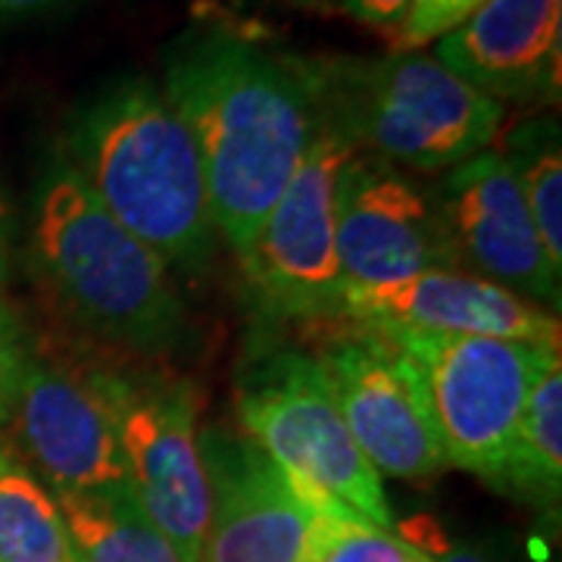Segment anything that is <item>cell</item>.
Returning a JSON list of instances; mask_svg holds the SVG:
<instances>
[{"mask_svg": "<svg viewBox=\"0 0 562 562\" xmlns=\"http://www.w3.org/2000/svg\"><path fill=\"white\" fill-rule=\"evenodd\" d=\"M160 88L201 154L216 232L244 257L310 147V94L284 54L228 32L179 41Z\"/></svg>", "mask_w": 562, "mask_h": 562, "instance_id": "6da1fadb", "label": "cell"}, {"mask_svg": "<svg viewBox=\"0 0 562 562\" xmlns=\"http://www.w3.org/2000/svg\"><path fill=\"white\" fill-rule=\"evenodd\" d=\"M63 160L169 269H201L220 232L201 154L157 81H113L69 116Z\"/></svg>", "mask_w": 562, "mask_h": 562, "instance_id": "7a4b0ae2", "label": "cell"}, {"mask_svg": "<svg viewBox=\"0 0 562 562\" xmlns=\"http://www.w3.org/2000/svg\"><path fill=\"white\" fill-rule=\"evenodd\" d=\"M284 57L306 88L316 120L353 150L397 169H453L501 135L503 103L453 76L435 54L406 50L375 60Z\"/></svg>", "mask_w": 562, "mask_h": 562, "instance_id": "3957f363", "label": "cell"}, {"mask_svg": "<svg viewBox=\"0 0 562 562\" xmlns=\"http://www.w3.org/2000/svg\"><path fill=\"white\" fill-rule=\"evenodd\" d=\"M32 241L47 281L91 331L138 350L181 341L188 319L169 266L106 213L63 157L38 184Z\"/></svg>", "mask_w": 562, "mask_h": 562, "instance_id": "277c9868", "label": "cell"}, {"mask_svg": "<svg viewBox=\"0 0 562 562\" xmlns=\"http://www.w3.org/2000/svg\"><path fill=\"white\" fill-rule=\"evenodd\" d=\"M238 416L247 441L279 465L310 509L344 506L394 528L382 475L350 438L319 357L288 347L254 357L238 382Z\"/></svg>", "mask_w": 562, "mask_h": 562, "instance_id": "5b68a950", "label": "cell"}, {"mask_svg": "<svg viewBox=\"0 0 562 562\" xmlns=\"http://www.w3.org/2000/svg\"><path fill=\"white\" fill-rule=\"evenodd\" d=\"M382 331V328H379ZM416 366L447 465L506 479L528 394L560 344L384 331Z\"/></svg>", "mask_w": 562, "mask_h": 562, "instance_id": "8992f818", "label": "cell"}, {"mask_svg": "<svg viewBox=\"0 0 562 562\" xmlns=\"http://www.w3.org/2000/svg\"><path fill=\"white\" fill-rule=\"evenodd\" d=\"M88 382L110 413L140 509L181 562H198L210 522V482L194 391L144 369H103Z\"/></svg>", "mask_w": 562, "mask_h": 562, "instance_id": "52a82bcc", "label": "cell"}, {"mask_svg": "<svg viewBox=\"0 0 562 562\" xmlns=\"http://www.w3.org/2000/svg\"><path fill=\"white\" fill-rule=\"evenodd\" d=\"M353 154L316 120L297 172L241 257L244 279L269 319L341 316L347 284L335 244V181Z\"/></svg>", "mask_w": 562, "mask_h": 562, "instance_id": "ba28073f", "label": "cell"}, {"mask_svg": "<svg viewBox=\"0 0 562 562\" xmlns=\"http://www.w3.org/2000/svg\"><path fill=\"white\" fill-rule=\"evenodd\" d=\"M335 244L347 288H379L425 269H460L435 191L357 150L335 181Z\"/></svg>", "mask_w": 562, "mask_h": 562, "instance_id": "9c48e42d", "label": "cell"}, {"mask_svg": "<svg viewBox=\"0 0 562 562\" xmlns=\"http://www.w3.org/2000/svg\"><path fill=\"white\" fill-rule=\"evenodd\" d=\"M319 362L350 438L379 475L425 482L441 472L447 460L419 372L384 331L328 344Z\"/></svg>", "mask_w": 562, "mask_h": 562, "instance_id": "30bf717a", "label": "cell"}, {"mask_svg": "<svg viewBox=\"0 0 562 562\" xmlns=\"http://www.w3.org/2000/svg\"><path fill=\"white\" fill-rule=\"evenodd\" d=\"M457 266L516 291L531 303L560 310L562 272L547 260L519 179L501 150H482L447 169L435 188Z\"/></svg>", "mask_w": 562, "mask_h": 562, "instance_id": "8fae6325", "label": "cell"}, {"mask_svg": "<svg viewBox=\"0 0 562 562\" xmlns=\"http://www.w3.org/2000/svg\"><path fill=\"white\" fill-rule=\"evenodd\" d=\"M210 522L198 562H306L310 506L247 438L201 431Z\"/></svg>", "mask_w": 562, "mask_h": 562, "instance_id": "7c38bea8", "label": "cell"}, {"mask_svg": "<svg viewBox=\"0 0 562 562\" xmlns=\"http://www.w3.org/2000/svg\"><path fill=\"white\" fill-rule=\"evenodd\" d=\"M341 316L382 331L560 344L557 313L462 269H425L394 284L347 288Z\"/></svg>", "mask_w": 562, "mask_h": 562, "instance_id": "4fadbf2b", "label": "cell"}, {"mask_svg": "<svg viewBox=\"0 0 562 562\" xmlns=\"http://www.w3.org/2000/svg\"><path fill=\"white\" fill-rule=\"evenodd\" d=\"M10 419H16L25 453L57 494L132 487L110 413L88 379L29 360Z\"/></svg>", "mask_w": 562, "mask_h": 562, "instance_id": "5bb4252c", "label": "cell"}, {"mask_svg": "<svg viewBox=\"0 0 562 562\" xmlns=\"http://www.w3.org/2000/svg\"><path fill=\"white\" fill-rule=\"evenodd\" d=\"M435 57L491 101L557 103L562 0H487L435 41Z\"/></svg>", "mask_w": 562, "mask_h": 562, "instance_id": "9a60e30c", "label": "cell"}, {"mask_svg": "<svg viewBox=\"0 0 562 562\" xmlns=\"http://www.w3.org/2000/svg\"><path fill=\"white\" fill-rule=\"evenodd\" d=\"M79 562H181L132 487L113 494H57Z\"/></svg>", "mask_w": 562, "mask_h": 562, "instance_id": "2e32d148", "label": "cell"}, {"mask_svg": "<svg viewBox=\"0 0 562 562\" xmlns=\"http://www.w3.org/2000/svg\"><path fill=\"white\" fill-rule=\"evenodd\" d=\"M506 494L541 509H557L562 491V360L543 366L528 394L513 457L501 484Z\"/></svg>", "mask_w": 562, "mask_h": 562, "instance_id": "e0dca14e", "label": "cell"}, {"mask_svg": "<svg viewBox=\"0 0 562 562\" xmlns=\"http://www.w3.org/2000/svg\"><path fill=\"white\" fill-rule=\"evenodd\" d=\"M0 562H79L57 497L0 447Z\"/></svg>", "mask_w": 562, "mask_h": 562, "instance_id": "ac0fdd59", "label": "cell"}, {"mask_svg": "<svg viewBox=\"0 0 562 562\" xmlns=\"http://www.w3.org/2000/svg\"><path fill=\"white\" fill-rule=\"evenodd\" d=\"M522 188L547 260L562 272V138L553 116L519 122L501 150Z\"/></svg>", "mask_w": 562, "mask_h": 562, "instance_id": "d6986e66", "label": "cell"}, {"mask_svg": "<svg viewBox=\"0 0 562 562\" xmlns=\"http://www.w3.org/2000/svg\"><path fill=\"white\" fill-rule=\"evenodd\" d=\"M306 562H409L419 550L344 506L310 509Z\"/></svg>", "mask_w": 562, "mask_h": 562, "instance_id": "ffe728a7", "label": "cell"}, {"mask_svg": "<svg viewBox=\"0 0 562 562\" xmlns=\"http://www.w3.org/2000/svg\"><path fill=\"white\" fill-rule=\"evenodd\" d=\"M487 0H413V10L391 41V54H406V50H422L425 44H435L447 32L469 20Z\"/></svg>", "mask_w": 562, "mask_h": 562, "instance_id": "44dd1931", "label": "cell"}, {"mask_svg": "<svg viewBox=\"0 0 562 562\" xmlns=\"http://www.w3.org/2000/svg\"><path fill=\"white\" fill-rule=\"evenodd\" d=\"M25 362H29V357L22 347L20 325L10 316V310L0 303V425L13 416V403H16Z\"/></svg>", "mask_w": 562, "mask_h": 562, "instance_id": "7402d4cb", "label": "cell"}, {"mask_svg": "<svg viewBox=\"0 0 562 562\" xmlns=\"http://www.w3.org/2000/svg\"><path fill=\"white\" fill-rule=\"evenodd\" d=\"M335 10L394 41L413 10V0H335Z\"/></svg>", "mask_w": 562, "mask_h": 562, "instance_id": "603a6c76", "label": "cell"}, {"mask_svg": "<svg viewBox=\"0 0 562 562\" xmlns=\"http://www.w3.org/2000/svg\"><path fill=\"white\" fill-rule=\"evenodd\" d=\"M57 3H63V0H0V22L32 16V13H44V10H50Z\"/></svg>", "mask_w": 562, "mask_h": 562, "instance_id": "cb8c5ba5", "label": "cell"}, {"mask_svg": "<svg viewBox=\"0 0 562 562\" xmlns=\"http://www.w3.org/2000/svg\"><path fill=\"white\" fill-rule=\"evenodd\" d=\"M10 228H13V216H10V201L0 188V276L7 272V250H10Z\"/></svg>", "mask_w": 562, "mask_h": 562, "instance_id": "d4e9b609", "label": "cell"}, {"mask_svg": "<svg viewBox=\"0 0 562 562\" xmlns=\"http://www.w3.org/2000/svg\"><path fill=\"white\" fill-rule=\"evenodd\" d=\"M294 7H303V10H335V0H288Z\"/></svg>", "mask_w": 562, "mask_h": 562, "instance_id": "484cf974", "label": "cell"}, {"mask_svg": "<svg viewBox=\"0 0 562 562\" xmlns=\"http://www.w3.org/2000/svg\"><path fill=\"white\" fill-rule=\"evenodd\" d=\"M441 562H484V560L482 557H475V553H462V550L450 553V550H447V553L441 557Z\"/></svg>", "mask_w": 562, "mask_h": 562, "instance_id": "4316f807", "label": "cell"}, {"mask_svg": "<svg viewBox=\"0 0 562 562\" xmlns=\"http://www.w3.org/2000/svg\"><path fill=\"white\" fill-rule=\"evenodd\" d=\"M409 562H431V560H428V557H422V553H416Z\"/></svg>", "mask_w": 562, "mask_h": 562, "instance_id": "83f0119b", "label": "cell"}]
</instances>
